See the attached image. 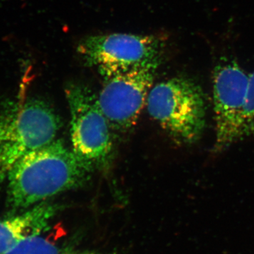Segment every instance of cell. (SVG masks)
I'll list each match as a JSON object with an SVG mask.
<instances>
[{"label": "cell", "instance_id": "1", "mask_svg": "<svg viewBox=\"0 0 254 254\" xmlns=\"http://www.w3.org/2000/svg\"><path fill=\"white\" fill-rule=\"evenodd\" d=\"M93 172L63 141L55 140L25 155L10 170L6 180L8 203L14 208H31L84 186Z\"/></svg>", "mask_w": 254, "mask_h": 254}, {"label": "cell", "instance_id": "2", "mask_svg": "<svg viewBox=\"0 0 254 254\" xmlns=\"http://www.w3.org/2000/svg\"><path fill=\"white\" fill-rule=\"evenodd\" d=\"M61 125L43 100L0 98V184L18 160L54 141Z\"/></svg>", "mask_w": 254, "mask_h": 254}, {"label": "cell", "instance_id": "3", "mask_svg": "<svg viewBox=\"0 0 254 254\" xmlns=\"http://www.w3.org/2000/svg\"><path fill=\"white\" fill-rule=\"evenodd\" d=\"M146 105L150 117L177 142L193 143L204 131V94L190 78L176 76L152 87Z\"/></svg>", "mask_w": 254, "mask_h": 254}, {"label": "cell", "instance_id": "4", "mask_svg": "<svg viewBox=\"0 0 254 254\" xmlns=\"http://www.w3.org/2000/svg\"><path fill=\"white\" fill-rule=\"evenodd\" d=\"M73 153L92 170L108 167L113 156L109 122L100 109L98 97L79 83L66 87Z\"/></svg>", "mask_w": 254, "mask_h": 254}, {"label": "cell", "instance_id": "5", "mask_svg": "<svg viewBox=\"0 0 254 254\" xmlns=\"http://www.w3.org/2000/svg\"><path fill=\"white\" fill-rule=\"evenodd\" d=\"M165 41L155 35H98L81 40L77 52L87 66L98 68L102 76L160 63Z\"/></svg>", "mask_w": 254, "mask_h": 254}, {"label": "cell", "instance_id": "6", "mask_svg": "<svg viewBox=\"0 0 254 254\" xmlns=\"http://www.w3.org/2000/svg\"><path fill=\"white\" fill-rule=\"evenodd\" d=\"M159 64L102 75L103 86L97 97L112 128L125 131L135 126L146 104Z\"/></svg>", "mask_w": 254, "mask_h": 254}, {"label": "cell", "instance_id": "7", "mask_svg": "<svg viewBox=\"0 0 254 254\" xmlns=\"http://www.w3.org/2000/svg\"><path fill=\"white\" fill-rule=\"evenodd\" d=\"M250 74L235 60L220 62L213 73L215 149L221 150L240 141L242 114Z\"/></svg>", "mask_w": 254, "mask_h": 254}, {"label": "cell", "instance_id": "8", "mask_svg": "<svg viewBox=\"0 0 254 254\" xmlns=\"http://www.w3.org/2000/svg\"><path fill=\"white\" fill-rule=\"evenodd\" d=\"M59 207L47 202L33 205L16 215L0 220V254L11 250L21 240L46 231Z\"/></svg>", "mask_w": 254, "mask_h": 254}, {"label": "cell", "instance_id": "9", "mask_svg": "<svg viewBox=\"0 0 254 254\" xmlns=\"http://www.w3.org/2000/svg\"><path fill=\"white\" fill-rule=\"evenodd\" d=\"M41 235H32L21 240L4 254H69Z\"/></svg>", "mask_w": 254, "mask_h": 254}, {"label": "cell", "instance_id": "10", "mask_svg": "<svg viewBox=\"0 0 254 254\" xmlns=\"http://www.w3.org/2000/svg\"><path fill=\"white\" fill-rule=\"evenodd\" d=\"M254 136V72L250 73L241 124L240 141Z\"/></svg>", "mask_w": 254, "mask_h": 254}, {"label": "cell", "instance_id": "11", "mask_svg": "<svg viewBox=\"0 0 254 254\" xmlns=\"http://www.w3.org/2000/svg\"><path fill=\"white\" fill-rule=\"evenodd\" d=\"M115 254V253H114V254Z\"/></svg>", "mask_w": 254, "mask_h": 254}]
</instances>
